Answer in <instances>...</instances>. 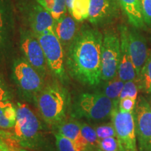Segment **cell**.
Masks as SVG:
<instances>
[{
  "instance_id": "6da1fadb",
  "label": "cell",
  "mask_w": 151,
  "mask_h": 151,
  "mask_svg": "<svg viewBox=\"0 0 151 151\" xmlns=\"http://www.w3.org/2000/svg\"><path fill=\"white\" fill-rule=\"evenodd\" d=\"M102 41L103 35L99 30L84 26L68 48V71L81 83L96 87L101 83Z\"/></svg>"
},
{
  "instance_id": "7a4b0ae2",
  "label": "cell",
  "mask_w": 151,
  "mask_h": 151,
  "mask_svg": "<svg viewBox=\"0 0 151 151\" xmlns=\"http://www.w3.org/2000/svg\"><path fill=\"white\" fill-rule=\"evenodd\" d=\"M34 101L45 122L55 127L65 120L70 97L65 88L58 81H52L44 84Z\"/></svg>"
},
{
  "instance_id": "3957f363",
  "label": "cell",
  "mask_w": 151,
  "mask_h": 151,
  "mask_svg": "<svg viewBox=\"0 0 151 151\" xmlns=\"http://www.w3.org/2000/svg\"><path fill=\"white\" fill-rule=\"evenodd\" d=\"M16 110V122L11 132L14 139L22 148L44 150L47 148L46 141L40 120L26 104L18 102Z\"/></svg>"
},
{
  "instance_id": "277c9868",
  "label": "cell",
  "mask_w": 151,
  "mask_h": 151,
  "mask_svg": "<svg viewBox=\"0 0 151 151\" xmlns=\"http://www.w3.org/2000/svg\"><path fill=\"white\" fill-rule=\"evenodd\" d=\"M113 109V101L102 92H86L76 98L71 106V116L92 121H103L111 118Z\"/></svg>"
},
{
  "instance_id": "5b68a950",
  "label": "cell",
  "mask_w": 151,
  "mask_h": 151,
  "mask_svg": "<svg viewBox=\"0 0 151 151\" xmlns=\"http://www.w3.org/2000/svg\"><path fill=\"white\" fill-rule=\"evenodd\" d=\"M12 70L14 80L21 94L28 100H35L44 86L43 77L23 58L15 60Z\"/></svg>"
},
{
  "instance_id": "8992f818",
  "label": "cell",
  "mask_w": 151,
  "mask_h": 151,
  "mask_svg": "<svg viewBox=\"0 0 151 151\" xmlns=\"http://www.w3.org/2000/svg\"><path fill=\"white\" fill-rule=\"evenodd\" d=\"M37 37L42 47L49 69L57 78L64 82L67 75L65 68V52L61 42L52 29Z\"/></svg>"
},
{
  "instance_id": "52a82bcc",
  "label": "cell",
  "mask_w": 151,
  "mask_h": 151,
  "mask_svg": "<svg viewBox=\"0 0 151 151\" xmlns=\"http://www.w3.org/2000/svg\"><path fill=\"white\" fill-rule=\"evenodd\" d=\"M120 58V35L113 30H107L103 35L101 46V81L111 80L118 75Z\"/></svg>"
},
{
  "instance_id": "ba28073f",
  "label": "cell",
  "mask_w": 151,
  "mask_h": 151,
  "mask_svg": "<svg viewBox=\"0 0 151 151\" xmlns=\"http://www.w3.org/2000/svg\"><path fill=\"white\" fill-rule=\"evenodd\" d=\"M111 118L120 151H138L134 113L122 112L116 108L111 113Z\"/></svg>"
},
{
  "instance_id": "9c48e42d",
  "label": "cell",
  "mask_w": 151,
  "mask_h": 151,
  "mask_svg": "<svg viewBox=\"0 0 151 151\" xmlns=\"http://www.w3.org/2000/svg\"><path fill=\"white\" fill-rule=\"evenodd\" d=\"M134 114L138 151H151V106L144 97L137 102Z\"/></svg>"
},
{
  "instance_id": "30bf717a",
  "label": "cell",
  "mask_w": 151,
  "mask_h": 151,
  "mask_svg": "<svg viewBox=\"0 0 151 151\" xmlns=\"http://www.w3.org/2000/svg\"><path fill=\"white\" fill-rule=\"evenodd\" d=\"M20 43L24 59L44 78L48 65L37 36L32 31L24 30L20 35Z\"/></svg>"
},
{
  "instance_id": "8fae6325",
  "label": "cell",
  "mask_w": 151,
  "mask_h": 151,
  "mask_svg": "<svg viewBox=\"0 0 151 151\" xmlns=\"http://www.w3.org/2000/svg\"><path fill=\"white\" fill-rule=\"evenodd\" d=\"M118 0H90L88 21L101 26L112 22L119 14Z\"/></svg>"
},
{
  "instance_id": "7c38bea8",
  "label": "cell",
  "mask_w": 151,
  "mask_h": 151,
  "mask_svg": "<svg viewBox=\"0 0 151 151\" xmlns=\"http://www.w3.org/2000/svg\"><path fill=\"white\" fill-rule=\"evenodd\" d=\"M118 29L120 40V58L118 76L124 82L129 81H137V73H136L129 52L128 27L122 24V25L119 26Z\"/></svg>"
},
{
  "instance_id": "4fadbf2b",
  "label": "cell",
  "mask_w": 151,
  "mask_h": 151,
  "mask_svg": "<svg viewBox=\"0 0 151 151\" xmlns=\"http://www.w3.org/2000/svg\"><path fill=\"white\" fill-rule=\"evenodd\" d=\"M137 29L133 27L130 29L128 28V40L130 55L138 80L148 57L146 39Z\"/></svg>"
},
{
  "instance_id": "5bb4252c",
  "label": "cell",
  "mask_w": 151,
  "mask_h": 151,
  "mask_svg": "<svg viewBox=\"0 0 151 151\" xmlns=\"http://www.w3.org/2000/svg\"><path fill=\"white\" fill-rule=\"evenodd\" d=\"M27 21L36 36L52 29L55 20L43 7L37 3L29 5L27 9Z\"/></svg>"
},
{
  "instance_id": "9a60e30c",
  "label": "cell",
  "mask_w": 151,
  "mask_h": 151,
  "mask_svg": "<svg viewBox=\"0 0 151 151\" xmlns=\"http://www.w3.org/2000/svg\"><path fill=\"white\" fill-rule=\"evenodd\" d=\"M52 30L67 51L79 31L76 20L67 14L55 21Z\"/></svg>"
},
{
  "instance_id": "2e32d148",
  "label": "cell",
  "mask_w": 151,
  "mask_h": 151,
  "mask_svg": "<svg viewBox=\"0 0 151 151\" xmlns=\"http://www.w3.org/2000/svg\"><path fill=\"white\" fill-rule=\"evenodd\" d=\"M55 132L71 139L84 151H87L86 143L81 134V122L70 119L65 120L56 126Z\"/></svg>"
},
{
  "instance_id": "e0dca14e",
  "label": "cell",
  "mask_w": 151,
  "mask_h": 151,
  "mask_svg": "<svg viewBox=\"0 0 151 151\" xmlns=\"http://www.w3.org/2000/svg\"><path fill=\"white\" fill-rule=\"evenodd\" d=\"M129 24L137 29H146L141 9V0H118Z\"/></svg>"
},
{
  "instance_id": "ac0fdd59",
  "label": "cell",
  "mask_w": 151,
  "mask_h": 151,
  "mask_svg": "<svg viewBox=\"0 0 151 151\" xmlns=\"http://www.w3.org/2000/svg\"><path fill=\"white\" fill-rule=\"evenodd\" d=\"M16 106L10 100L0 101V129H10L16 122Z\"/></svg>"
},
{
  "instance_id": "d6986e66",
  "label": "cell",
  "mask_w": 151,
  "mask_h": 151,
  "mask_svg": "<svg viewBox=\"0 0 151 151\" xmlns=\"http://www.w3.org/2000/svg\"><path fill=\"white\" fill-rule=\"evenodd\" d=\"M102 93L113 101L114 109L118 108V104L120 101V94L123 88L124 82L117 75L111 80L105 81Z\"/></svg>"
},
{
  "instance_id": "ffe728a7",
  "label": "cell",
  "mask_w": 151,
  "mask_h": 151,
  "mask_svg": "<svg viewBox=\"0 0 151 151\" xmlns=\"http://www.w3.org/2000/svg\"><path fill=\"white\" fill-rule=\"evenodd\" d=\"M57 20L67 14L66 0H36Z\"/></svg>"
},
{
  "instance_id": "44dd1931",
  "label": "cell",
  "mask_w": 151,
  "mask_h": 151,
  "mask_svg": "<svg viewBox=\"0 0 151 151\" xmlns=\"http://www.w3.org/2000/svg\"><path fill=\"white\" fill-rule=\"evenodd\" d=\"M81 134L86 143L87 151H101L99 145V139L93 126L81 122Z\"/></svg>"
},
{
  "instance_id": "7402d4cb",
  "label": "cell",
  "mask_w": 151,
  "mask_h": 151,
  "mask_svg": "<svg viewBox=\"0 0 151 151\" xmlns=\"http://www.w3.org/2000/svg\"><path fill=\"white\" fill-rule=\"evenodd\" d=\"M90 0H74L71 9V16L77 22L88 20L89 16Z\"/></svg>"
},
{
  "instance_id": "603a6c76",
  "label": "cell",
  "mask_w": 151,
  "mask_h": 151,
  "mask_svg": "<svg viewBox=\"0 0 151 151\" xmlns=\"http://www.w3.org/2000/svg\"><path fill=\"white\" fill-rule=\"evenodd\" d=\"M137 81L139 82L140 89L151 94V56L147 59Z\"/></svg>"
},
{
  "instance_id": "cb8c5ba5",
  "label": "cell",
  "mask_w": 151,
  "mask_h": 151,
  "mask_svg": "<svg viewBox=\"0 0 151 151\" xmlns=\"http://www.w3.org/2000/svg\"><path fill=\"white\" fill-rule=\"evenodd\" d=\"M7 6L0 7V48L5 46L9 36V18Z\"/></svg>"
},
{
  "instance_id": "d4e9b609",
  "label": "cell",
  "mask_w": 151,
  "mask_h": 151,
  "mask_svg": "<svg viewBox=\"0 0 151 151\" xmlns=\"http://www.w3.org/2000/svg\"><path fill=\"white\" fill-rule=\"evenodd\" d=\"M20 146L12 132L0 130V151H18Z\"/></svg>"
},
{
  "instance_id": "484cf974",
  "label": "cell",
  "mask_w": 151,
  "mask_h": 151,
  "mask_svg": "<svg viewBox=\"0 0 151 151\" xmlns=\"http://www.w3.org/2000/svg\"><path fill=\"white\" fill-rule=\"evenodd\" d=\"M56 151H84L71 139L55 132Z\"/></svg>"
},
{
  "instance_id": "4316f807",
  "label": "cell",
  "mask_w": 151,
  "mask_h": 151,
  "mask_svg": "<svg viewBox=\"0 0 151 151\" xmlns=\"http://www.w3.org/2000/svg\"><path fill=\"white\" fill-rule=\"evenodd\" d=\"M94 127L99 140L108 137H116V129L112 121L96 125Z\"/></svg>"
},
{
  "instance_id": "83f0119b",
  "label": "cell",
  "mask_w": 151,
  "mask_h": 151,
  "mask_svg": "<svg viewBox=\"0 0 151 151\" xmlns=\"http://www.w3.org/2000/svg\"><path fill=\"white\" fill-rule=\"evenodd\" d=\"M138 94V86L136 81H129L124 82V86L120 94V100L123 98L129 97L137 99Z\"/></svg>"
},
{
  "instance_id": "f1b7e54d",
  "label": "cell",
  "mask_w": 151,
  "mask_h": 151,
  "mask_svg": "<svg viewBox=\"0 0 151 151\" xmlns=\"http://www.w3.org/2000/svg\"><path fill=\"white\" fill-rule=\"evenodd\" d=\"M101 151H120L116 137H108L99 140Z\"/></svg>"
},
{
  "instance_id": "f546056e",
  "label": "cell",
  "mask_w": 151,
  "mask_h": 151,
  "mask_svg": "<svg viewBox=\"0 0 151 151\" xmlns=\"http://www.w3.org/2000/svg\"><path fill=\"white\" fill-rule=\"evenodd\" d=\"M137 106V99L126 97L120 99L118 104V109L126 113H134Z\"/></svg>"
},
{
  "instance_id": "4dcf8cb0",
  "label": "cell",
  "mask_w": 151,
  "mask_h": 151,
  "mask_svg": "<svg viewBox=\"0 0 151 151\" xmlns=\"http://www.w3.org/2000/svg\"><path fill=\"white\" fill-rule=\"evenodd\" d=\"M141 9L145 24L151 28V0H141Z\"/></svg>"
},
{
  "instance_id": "1f68e13d",
  "label": "cell",
  "mask_w": 151,
  "mask_h": 151,
  "mask_svg": "<svg viewBox=\"0 0 151 151\" xmlns=\"http://www.w3.org/2000/svg\"><path fill=\"white\" fill-rule=\"evenodd\" d=\"M11 98V95L10 92L2 78L0 76V101L10 100Z\"/></svg>"
},
{
  "instance_id": "d6a6232c",
  "label": "cell",
  "mask_w": 151,
  "mask_h": 151,
  "mask_svg": "<svg viewBox=\"0 0 151 151\" xmlns=\"http://www.w3.org/2000/svg\"><path fill=\"white\" fill-rule=\"evenodd\" d=\"M73 1H74V0H66V6H67V12L69 13V14H70V15L71 13V9H72V5H73Z\"/></svg>"
},
{
  "instance_id": "836d02e7",
  "label": "cell",
  "mask_w": 151,
  "mask_h": 151,
  "mask_svg": "<svg viewBox=\"0 0 151 151\" xmlns=\"http://www.w3.org/2000/svg\"><path fill=\"white\" fill-rule=\"evenodd\" d=\"M6 5V0H0V7L5 6Z\"/></svg>"
},
{
  "instance_id": "e575fe53",
  "label": "cell",
  "mask_w": 151,
  "mask_h": 151,
  "mask_svg": "<svg viewBox=\"0 0 151 151\" xmlns=\"http://www.w3.org/2000/svg\"><path fill=\"white\" fill-rule=\"evenodd\" d=\"M18 151H29V150H24V149H20V150H19Z\"/></svg>"
},
{
  "instance_id": "d590c367",
  "label": "cell",
  "mask_w": 151,
  "mask_h": 151,
  "mask_svg": "<svg viewBox=\"0 0 151 151\" xmlns=\"http://www.w3.org/2000/svg\"><path fill=\"white\" fill-rule=\"evenodd\" d=\"M150 106H151V101H150Z\"/></svg>"
}]
</instances>
